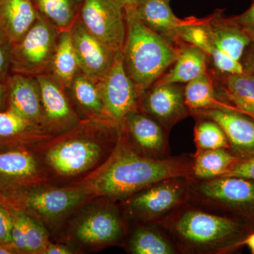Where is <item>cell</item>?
<instances>
[{
	"mask_svg": "<svg viewBox=\"0 0 254 254\" xmlns=\"http://www.w3.org/2000/svg\"><path fill=\"white\" fill-rule=\"evenodd\" d=\"M193 155L156 159L140 154L130 145L121 125L118 143L106 167L94 183L98 194L127 198L156 182L191 176Z\"/></svg>",
	"mask_w": 254,
	"mask_h": 254,
	"instance_id": "obj_1",
	"label": "cell"
},
{
	"mask_svg": "<svg viewBox=\"0 0 254 254\" xmlns=\"http://www.w3.org/2000/svg\"><path fill=\"white\" fill-rule=\"evenodd\" d=\"M158 226L173 241L179 254H220L242 246L248 225L206 211L187 202Z\"/></svg>",
	"mask_w": 254,
	"mask_h": 254,
	"instance_id": "obj_2",
	"label": "cell"
},
{
	"mask_svg": "<svg viewBox=\"0 0 254 254\" xmlns=\"http://www.w3.org/2000/svg\"><path fill=\"white\" fill-rule=\"evenodd\" d=\"M125 14L127 33L122 50L123 65L141 96L173 64L179 48L146 27L132 13Z\"/></svg>",
	"mask_w": 254,
	"mask_h": 254,
	"instance_id": "obj_3",
	"label": "cell"
},
{
	"mask_svg": "<svg viewBox=\"0 0 254 254\" xmlns=\"http://www.w3.org/2000/svg\"><path fill=\"white\" fill-rule=\"evenodd\" d=\"M188 203L254 226V181L238 177H190Z\"/></svg>",
	"mask_w": 254,
	"mask_h": 254,
	"instance_id": "obj_4",
	"label": "cell"
},
{
	"mask_svg": "<svg viewBox=\"0 0 254 254\" xmlns=\"http://www.w3.org/2000/svg\"><path fill=\"white\" fill-rule=\"evenodd\" d=\"M205 26L210 43L208 68L222 74L243 72L242 60L252 42L250 36L222 9L207 16Z\"/></svg>",
	"mask_w": 254,
	"mask_h": 254,
	"instance_id": "obj_5",
	"label": "cell"
},
{
	"mask_svg": "<svg viewBox=\"0 0 254 254\" xmlns=\"http://www.w3.org/2000/svg\"><path fill=\"white\" fill-rule=\"evenodd\" d=\"M190 177L166 179L127 197L132 216L158 225L188 201Z\"/></svg>",
	"mask_w": 254,
	"mask_h": 254,
	"instance_id": "obj_6",
	"label": "cell"
},
{
	"mask_svg": "<svg viewBox=\"0 0 254 254\" xmlns=\"http://www.w3.org/2000/svg\"><path fill=\"white\" fill-rule=\"evenodd\" d=\"M60 31L38 13L32 27L13 46L11 73L37 76L49 72Z\"/></svg>",
	"mask_w": 254,
	"mask_h": 254,
	"instance_id": "obj_7",
	"label": "cell"
},
{
	"mask_svg": "<svg viewBox=\"0 0 254 254\" xmlns=\"http://www.w3.org/2000/svg\"><path fill=\"white\" fill-rule=\"evenodd\" d=\"M36 157L29 147L0 148V203L19 210L24 193L39 178Z\"/></svg>",
	"mask_w": 254,
	"mask_h": 254,
	"instance_id": "obj_8",
	"label": "cell"
},
{
	"mask_svg": "<svg viewBox=\"0 0 254 254\" xmlns=\"http://www.w3.org/2000/svg\"><path fill=\"white\" fill-rule=\"evenodd\" d=\"M79 18L86 29L114 53L123 50L126 14L117 0H83Z\"/></svg>",
	"mask_w": 254,
	"mask_h": 254,
	"instance_id": "obj_9",
	"label": "cell"
},
{
	"mask_svg": "<svg viewBox=\"0 0 254 254\" xmlns=\"http://www.w3.org/2000/svg\"><path fill=\"white\" fill-rule=\"evenodd\" d=\"M98 83L105 114L113 121L121 124L128 113L140 110L141 96L124 67L122 50L117 53L113 66Z\"/></svg>",
	"mask_w": 254,
	"mask_h": 254,
	"instance_id": "obj_10",
	"label": "cell"
},
{
	"mask_svg": "<svg viewBox=\"0 0 254 254\" xmlns=\"http://www.w3.org/2000/svg\"><path fill=\"white\" fill-rule=\"evenodd\" d=\"M139 110L158 122L169 132L190 115L183 83H155L140 98Z\"/></svg>",
	"mask_w": 254,
	"mask_h": 254,
	"instance_id": "obj_11",
	"label": "cell"
},
{
	"mask_svg": "<svg viewBox=\"0 0 254 254\" xmlns=\"http://www.w3.org/2000/svg\"><path fill=\"white\" fill-rule=\"evenodd\" d=\"M194 118H208L218 124L228 140L230 150L240 160L254 155V118L235 108L193 112Z\"/></svg>",
	"mask_w": 254,
	"mask_h": 254,
	"instance_id": "obj_12",
	"label": "cell"
},
{
	"mask_svg": "<svg viewBox=\"0 0 254 254\" xmlns=\"http://www.w3.org/2000/svg\"><path fill=\"white\" fill-rule=\"evenodd\" d=\"M121 125L140 154L156 159L170 156L169 131L149 115L141 110L131 112Z\"/></svg>",
	"mask_w": 254,
	"mask_h": 254,
	"instance_id": "obj_13",
	"label": "cell"
},
{
	"mask_svg": "<svg viewBox=\"0 0 254 254\" xmlns=\"http://www.w3.org/2000/svg\"><path fill=\"white\" fill-rule=\"evenodd\" d=\"M69 31L80 70L92 79L101 81L113 66L117 53L93 36L79 18Z\"/></svg>",
	"mask_w": 254,
	"mask_h": 254,
	"instance_id": "obj_14",
	"label": "cell"
},
{
	"mask_svg": "<svg viewBox=\"0 0 254 254\" xmlns=\"http://www.w3.org/2000/svg\"><path fill=\"white\" fill-rule=\"evenodd\" d=\"M99 143L84 138L61 142L47 153L48 163L60 175H75L93 166L102 155Z\"/></svg>",
	"mask_w": 254,
	"mask_h": 254,
	"instance_id": "obj_15",
	"label": "cell"
},
{
	"mask_svg": "<svg viewBox=\"0 0 254 254\" xmlns=\"http://www.w3.org/2000/svg\"><path fill=\"white\" fill-rule=\"evenodd\" d=\"M39 84L45 124L48 131L69 129L78 123L66 90L49 73L36 76Z\"/></svg>",
	"mask_w": 254,
	"mask_h": 254,
	"instance_id": "obj_16",
	"label": "cell"
},
{
	"mask_svg": "<svg viewBox=\"0 0 254 254\" xmlns=\"http://www.w3.org/2000/svg\"><path fill=\"white\" fill-rule=\"evenodd\" d=\"M5 81L7 86L6 110L47 129L39 84L36 76L10 73Z\"/></svg>",
	"mask_w": 254,
	"mask_h": 254,
	"instance_id": "obj_17",
	"label": "cell"
},
{
	"mask_svg": "<svg viewBox=\"0 0 254 254\" xmlns=\"http://www.w3.org/2000/svg\"><path fill=\"white\" fill-rule=\"evenodd\" d=\"M171 0H138L131 12L146 27L179 48L183 42L177 35L178 28L187 24L190 17L180 18L170 6Z\"/></svg>",
	"mask_w": 254,
	"mask_h": 254,
	"instance_id": "obj_18",
	"label": "cell"
},
{
	"mask_svg": "<svg viewBox=\"0 0 254 254\" xmlns=\"http://www.w3.org/2000/svg\"><path fill=\"white\" fill-rule=\"evenodd\" d=\"M84 195L78 190L30 189L23 195L20 210H31L46 218H56L79 204Z\"/></svg>",
	"mask_w": 254,
	"mask_h": 254,
	"instance_id": "obj_19",
	"label": "cell"
},
{
	"mask_svg": "<svg viewBox=\"0 0 254 254\" xmlns=\"http://www.w3.org/2000/svg\"><path fill=\"white\" fill-rule=\"evenodd\" d=\"M208 71L213 78L220 100L254 118V73L245 69L242 73L232 74Z\"/></svg>",
	"mask_w": 254,
	"mask_h": 254,
	"instance_id": "obj_20",
	"label": "cell"
},
{
	"mask_svg": "<svg viewBox=\"0 0 254 254\" xmlns=\"http://www.w3.org/2000/svg\"><path fill=\"white\" fill-rule=\"evenodd\" d=\"M125 232L118 212L105 209L83 219L76 228L78 240L90 245H110L118 242Z\"/></svg>",
	"mask_w": 254,
	"mask_h": 254,
	"instance_id": "obj_21",
	"label": "cell"
},
{
	"mask_svg": "<svg viewBox=\"0 0 254 254\" xmlns=\"http://www.w3.org/2000/svg\"><path fill=\"white\" fill-rule=\"evenodd\" d=\"M38 15L32 0H0V33L14 46L32 27Z\"/></svg>",
	"mask_w": 254,
	"mask_h": 254,
	"instance_id": "obj_22",
	"label": "cell"
},
{
	"mask_svg": "<svg viewBox=\"0 0 254 254\" xmlns=\"http://www.w3.org/2000/svg\"><path fill=\"white\" fill-rule=\"evenodd\" d=\"M208 69V55L198 47L183 42L179 46L175 63L155 83H187Z\"/></svg>",
	"mask_w": 254,
	"mask_h": 254,
	"instance_id": "obj_23",
	"label": "cell"
},
{
	"mask_svg": "<svg viewBox=\"0 0 254 254\" xmlns=\"http://www.w3.org/2000/svg\"><path fill=\"white\" fill-rule=\"evenodd\" d=\"M48 131L11 110L0 111V148L30 147L48 136Z\"/></svg>",
	"mask_w": 254,
	"mask_h": 254,
	"instance_id": "obj_24",
	"label": "cell"
},
{
	"mask_svg": "<svg viewBox=\"0 0 254 254\" xmlns=\"http://www.w3.org/2000/svg\"><path fill=\"white\" fill-rule=\"evenodd\" d=\"M240 159L225 148L196 150L193 155L191 178L209 180L221 177Z\"/></svg>",
	"mask_w": 254,
	"mask_h": 254,
	"instance_id": "obj_25",
	"label": "cell"
},
{
	"mask_svg": "<svg viewBox=\"0 0 254 254\" xmlns=\"http://www.w3.org/2000/svg\"><path fill=\"white\" fill-rule=\"evenodd\" d=\"M185 99L190 114L193 112L222 108L237 109L218 98L215 82L208 71L186 83Z\"/></svg>",
	"mask_w": 254,
	"mask_h": 254,
	"instance_id": "obj_26",
	"label": "cell"
},
{
	"mask_svg": "<svg viewBox=\"0 0 254 254\" xmlns=\"http://www.w3.org/2000/svg\"><path fill=\"white\" fill-rule=\"evenodd\" d=\"M79 70L71 33L61 31L48 73L66 90Z\"/></svg>",
	"mask_w": 254,
	"mask_h": 254,
	"instance_id": "obj_27",
	"label": "cell"
},
{
	"mask_svg": "<svg viewBox=\"0 0 254 254\" xmlns=\"http://www.w3.org/2000/svg\"><path fill=\"white\" fill-rule=\"evenodd\" d=\"M128 250L133 254H179L173 241L155 225L138 227L132 234Z\"/></svg>",
	"mask_w": 254,
	"mask_h": 254,
	"instance_id": "obj_28",
	"label": "cell"
},
{
	"mask_svg": "<svg viewBox=\"0 0 254 254\" xmlns=\"http://www.w3.org/2000/svg\"><path fill=\"white\" fill-rule=\"evenodd\" d=\"M66 91L70 92L78 106L86 113L101 118H109L105 114L98 81L88 77L81 70L76 73Z\"/></svg>",
	"mask_w": 254,
	"mask_h": 254,
	"instance_id": "obj_29",
	"label": "cell"
},
{
	"mask_svg": "<svg viewBox=\"0 0 254 254\" xmlns=\"http://www.w3.org/2000/svg\"><path fill=\"white\" fill-rule=\"evenodd\" d=\"M37 11L60 31L69 30L79 18L83 0H32Z\"/></svg>",
	"mask_w": 254,
	"mask_h": 254,
	"instance_id": "obj_30",
	"label": "cell"
},
{
	"mask_svg": "<svg viewBox=\"0 0 254 254\" xmlns=\"http://www.w3.org/2000/svg\"><path fill=\"white\" fill-rule=\"evenodd\" d=\"M194 143L196 150H230V144L225 131L218 123L208 118H195Z\"/></svg>",
	"mask_w": 254,
	"mask_h": 254,
	"instance_id": "obj_31",
	"label": "cell"
},
{
	"mask_svg": "<svg viewBox=\"0 0 254 254\" xmlns=\"http://www.w3.org/2000/svg\"><path fill=\"white\" fill-rule=\"evenodd\" d=\"M21 215L26 232L28 253L42 254L49 243L46 232L26 213L21 211Z\"/></svg>",
	"mask_w": 254,
	"mask_h": 254,
	"instance_id": "obj_32",
	"label": "cell"
},
{
	"mask_svg": "<svg viewBox=\"0 0 254 254\" xmlns=\"http://www.w3.org/2000/svg\"><path fill=\"white\" fill-rule=\"evenodd\" d=\"M14 221L11 230V245L18 253H28L26 232L21 210H12Z\"/></svg>",
	"mask_w": 254,
	"mask_h": 254,
	"instance_id": "obj_33",
	"label": "cell"
},
{
	"mask_svg": "<svg viewBox=\"0 0 254 254\" xmlns=\"http://www.w3.org/2000/svg\"><path fill=\"white\" fill-rule=\"evenodd\" d=\"M13 44L0 33V81H5L11 73Z\"/></svg>",
	"mask_w": 254,
	"mask_h": 254,
	"instance_id": "obj_34",
	"label": "cell"
},
{
	"mask_svg": "<svg viewBox=\"0 0 254 254\" xmlns=\"http://www.w3.org/2000/svg\"><path fill=\"white\" fill-rule=\"evenodd\" d=\"M12 210L0 203V245H11V230H12Z\"/></svg>",
	"mask_w": 254,
	"mask_h": 254,
	"instance_id": "obj_35",
	"label": "cell"
},
{
	"mask_svg": "<svg viewBox=\"0 0 254 254\" xmlns=\"http://www.w3.org/2000/svg\"><path fill=\"white\" fill-rule=\"evenodd\" d=\"M221 177H238L254 181V155L241 160Z\"/></svg>",
	"mask_w": 254,
	"mask_h": 254,
	"instance_id": "obj_36",
	"label": "cell"
},
{
	"mask_svg": "<svg viewBox=\"0 0 254 254\" xmlns=\"http://www.w3.org/2000/svg\"><path fill=\"white\" fill-rule=\"evenodd\" d=\"M230 18L234 22L243 28L252 38V41H254V0H252L250 7L245 12Z\"/></svg>",
	"mask_w": 254,
	"mask_h": 254,
	"instance_id": "obj_37",
	"label": "cell"
},
{
	"mask_svg": "<svg viewBox=\"0 0 254 254\" xmlns=\"http://www.w3.org/2000/svg\"><path fill=\"white\" fill-rule=\"evenodd\" d=\"M242 63L245 70L251 71L254 74V41H252L246 50Z\"/></svg>",
	"mask_w": 254,
	"mask_h": 254,
	"instance_id": "obj_38",
	"label": "cell"
},
{
	"mask_svg": "<svg viewBox=\"0 0 254 254\" xmlns=\"http://www.w3.org/2000/svg\"><path fill=\"white\" fill-rule=\"evenodd\" d=\"M42 254H72L68 249L64 246L48 243Z\"/></svg>",
	"mask_w": 254,
	"mask_h": 254,
	"instance_id": "obj_39",
	"label": "cell"
},
{
	"mask_svg": "<svg viewBox=\"0 0 254 254\" xmlns=\"http://www.w3.org/2000/svg\"><path fill=\"white\" fill-rule=\"evenodd\" d=\"M7 109V86L6 81H0V111Z\"/></svg>",
	"mask_w": 254,
	"mask_h": 254,
	"instance_id": "obj_40",
	"label": "cell"
},
{
	"mask_svg": "<svg viewBox=\"0 0 254 254\" xmlns=\"http://www.w3.org/2000/svg\"><path fill=\"white\" fill-rule=\"evenodd\" d=\"M119 4L123 6L125 12L133 9L138 0H117Z\"/></svg>",
	"mask_w": 254,
	"mask_h": 254,
	"instance_id": "obj_41",
	"label": "cell"
},
{
	"mask_svg": "<svg viewBox=\"0 0 254 254\" xmlns=\"http://www.w3.org/2000/svg\"><path fill=\"white\" fill-rule=\"evenodd\" d=\"M19 254L12 245H0V254Z\"/></svg>",
	"mask_w": 254,
	"mask_h": 254,
	"instance_id": "obj_42",
	"label": "cell"
},
{
	"mask_svg": "<svg viewBox=\"0 0 254 254\" xmlns=\"http://www.w3.org/2000/svg\"><path fill=\"white\" fill-rule=\"evenodd\" d=\"M242 245L247 246L252 252V254H254V232L246 237Z\"/></svg>",
	"mask_w": 254,
	"mask_h": 254,
	"instance_id": "obj_43",
	"label": "cell"
}]
</instances>
